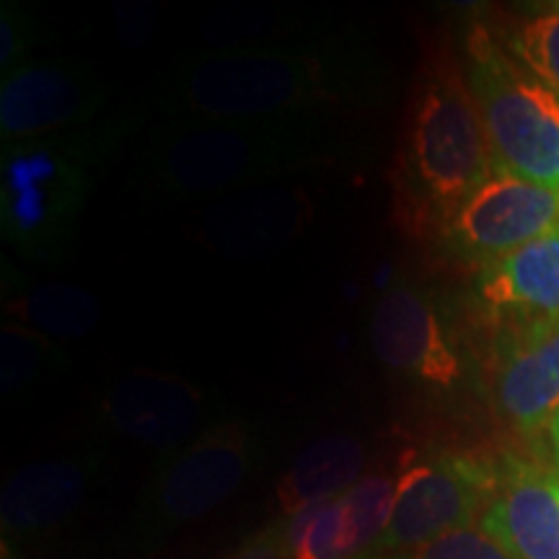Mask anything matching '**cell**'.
I'll list each match as a JSON object with an SVG mask.
<instances>
[{
  "label": "cell",
  "instance_id": "obj_22",
  "mask_svg": "<svg viewBox=\"0 0 559 559\" xmlns=\"http://www.w3.org/2000/svg\"><path fill=\"white\" fill-rule=\"evenodd\" d=\"M508 50L559 94V5L523 16L508 34Z\"/></svg>",
  "mask_w": 559,
  "mask_h": 559
},
{
  "label": "cell",
  "instance_id": "obj_16",
  "mask_svg": "<svg viewBox=\"0 0 559 559\" xmlns=\"http://www.w3.org/2000/svg\"><path fill=\"white\" fill-rule=\"evenodd\" d=\"M477 296L519 321L559 317V228L481 270Z\"/></svg>",
  "mask_w": 559,
  "mask_h": 559
},
{
  "label": "cell",
  "instance_id": "obj_14",
  "mask_svg": "<svg viewBox=\"0 0 559 559\" xmlns=\"http://www.w3.org/2000/svg\"><path fill=\"white\" fill-rule=\"evenodd\" d=\"M479 528L510 559H559V472L508 459Z\"/></svg>",
  "mask_w": 559,
  "mask_h": 559
},
{
  "label": "cell",
  "instance_id": "obj_5",
  "mask_svg": "<svg viewBox=\"0 0 559 559\" xmlns=\"http://www.w3.org/2000/svg\"><path fill=\"white\" fill-rule=\"evenodd\" d=\"M466 81L495 169L559 187V94L510 55L485 26L466 34Z\"/></svg>",
  "mask_w": 559,
  "mask_h": 559
},
{
  "label": "cell",
  "instance_id": "obj_10",
  "mask_svg": "<svg viewBox=\"0 0 559 559\" xmlns=\"http://www.w3.org/2000/svg\"><path fill=\"white\" fill-rule=\"evenodd\" d=\"M109 96L86 62H26L0 81V138L9 145L88 128L109 115Z\"/></svg>",
  "mask_w": 559,
  "mask_h": 559
},
{
  "label": "cell",
  "instance_id": "obj_27",
  "mask_svg": "<svg viewBox=\"0 0 559 559\" xmlns=\"http://www.w3.org/2000/svg\"><path fill=\"white\" fill-rule=\"evenodd\" d=\"M549 443H551V456H555V464L559 472V412L551 417V423H549Z\"/></svg>",
  "mask_w": 559,
  "mask_h": 559
},
{
  "label": "cell",
  "instance_id": "obj_26",
  "mask_svg": "<svg viewBox=\"0 0 559 559\" xmlns=\"http://www.w3.org/2000/svg\"><path fill=\"white\" fill-rule=\"evenodd\" d=\"M130 16L128 24H120V34L130 45H140L145 37H151L153 29V11H143L140 5H132V11H124Z\"/></svg>",
  "mask_w": 559,
  "mask_h": 559
},
{
  "label": "cell",
  "instance_id": "obj_13",
  "mask_svg": "<svg viewBox=\"0 0 559 559\" xmlns=\"http://www.w3.org/2000/svg\"><path fill=\"white\" fill-rule=\"evenodd\" d=\"M495 404L523 436L549 430L559 412V317L519 321L498 342Z\"/></svg>",
  "mask_w": 559,
  "mask_h": 559
},
{
  "label": "cell",
  "instance_id": "obj_17",
  "mask_svg": "<svg viewBox=\"0 0 559 559\" xmlns=\"http://www.w3.org/2000/svg\"><path fill=\"white\" fill-rule=\"evenodd\" d=\"M368 472L366 440L349 432H330L298 453L277 481V506L283 519L313 502L337 498Z\"/></svg>",
  "mask_w": 559,
  "mask_h": 559
},
{
  "label": "cell",
  "instance_id": "obj_2",
  "mask_svg": "<svg viewBox=\"0 0 559 559\" xmlns=\"http://www.w3.org/2000/svg\"><path fill=\"white\" fill-rule=\"evenodd\" d=\"M366 158L353 132L321 115L275 120H169L138 158V185L156 198H221Z\"/></svg>",
  "mask_w": 559,
  "mask_h": 559
},
{
  "label": "cell",
  "instance_id": "obj_4",
  "mask_svg": "<svg viewBox=\"0 0 559 559\" xmlns=\"http://www.w3.org/2000/svg\"><path fill=\"white\" fill-rule=\"evenodd\" d=\"M128 130V117L109 111L88 128L3 145L0 228L16 254L37 264L66 260L96 177Z\"/></svg>",
  "mask_w": 559,
  "mask_h": 559
},
{
  "label": "cell",
  "instance_id": "obj_20",
  "mask_svg": "<svg viewBox=\"0 0 559 559\" xmlns=\"http://www.w3.org/2000/svg\"><path fill=\"white\" fill-rule=\"evenodd\" d=\"M66 362L62 347L45 334L5 321L0 330V396L19 402L52 381Z\"/></svg>",
  "mask_w": 559,
  "mask_h": 559
},
{
  "label": "cell",
  "instance_id": "obj_3",
  "mask_svg": "<svg viewBox=\"0 0 559 559\" xmlns=\"http://www.w3.org/2000/svg\"><path fill=\"white\" fill-rule=\"evenodd\" d=\"M492 171V151L464 66L449 47L428 52L394 158L400 218L404 226L443 228Z\"/></svg>",
  "mask_w": 559,
  "mask_h": 559
},
{
  "label": "cell",
  "instance_id": "obj_12",
  "mask_svg": "<svg viewBox=\"0 0 559 559\" xmlns=\"http://www.w3.org/2000/svg\"><path fill=\"white\" fill-rule=\"evenodd\" d=\"M313 218L309 192L296 185H260L221 194L198 215V239L226 257H264L285 249Z\"/></svg>",
  "mask_w": 559,
  "mask_h": 559
},
{
  "label": "cell",
  "instance_id": "obj_8",
  "mask_svg": "<svg viewBox=\"0 0 559 559\" xmlns=\"http://www.w3.org/2000/svg\"><path fill=\"white\" fill-rule=\"evenodd\" d=\"M370 347L391 373L417 386L453 394L469 383V358L430 290L396 283L370 311Z\"/></svg>",
  "mask_w": 559,
  "mask_h": 559
},
{
  "label": "cell",
  "instance_id": "obj_6",
  "mask_svg": "<svg viewBox=\"0 0 559 559\" xmlns=\"http://www.w3.org/2000/svg\"><path fill=\"white\" fill-rule=\"evenodd\" d=\"M260 459V438L241 419L210 425L156 461L138 506L140 534L148 542L194 523L239 492Z\"/></svg>",
  "mask_w": 559,
  "mask_h": 559
},
{
  "label": "cell",
  "instance_id": "obj_15",
  "mask_svg": "<svg viewBox=\"0 0 559 559\" xmlns=\"http://www.w3.org/2000/svg\"><path fill=\"white\" fill-rule=\"evenodd\" d=\"M102 456L81 451L73 456L45 459L21 466L0 492L3 539H32L60 528L88 498Z\"/></svg>",
  "mask_w": 559,
  "mask_h": 559
},
{
  "label": "cell",
  "instance_id": "obj_21",
  "mask_svg": "<svg viewBox=\"0 0 559 559\" xmlns=\"http://www.w3.org/2000/svg\"><path fill=\"white\" fill-rule=\"evenodd\" d=\"M311 21L298 11L277 9H218L202 21V37L213 50H234V47L280 45V39H293L298 34L317 37L309 29Z\"/></svg>",
  "mask_w": 559,
  "mask_h": 559
},
{
  "label": "cell",
  "instance_id": "obj_28",
  "mask_svg": "<svg viewBox=\"0 0 559 559\" xmlns=\"http://www.w3.org/2000/svg\"><path fill=\"white\" fill-rule=\"evenodd\" d=\"M391 555H383V551H376V549H370V551H366V555H360V557H355V559H389Z\"/></svg>",
  "mask_w": 559,
  "mask_h": 559
},
{
  "label": "cell",
  "instance_id": "obj_18",
  "mask_svg": "<svg viewBox=\"0 0 559 559\" xmlns=\"http://www.w3.org/2000/svg\"><path fill=\"white\" fill-rule=\"evenodd\" d=\"M3 309L13 324L45 334L55 342L86 337L102 319V306L94 293L58 280L11 293L5 296Z\"/></svg>",
  "mask_w": 559,
  "mask_h": 559
},
{
  "label": "cell",
  "instance_id": "obj_29",
  "mask_svg": "<svg viewBox=\"0 0 559 559\" xmlns=\"http://www.w3.org/2000/svg\"><path fill=\"white\" fill-rule=\"evenodd\" d=\"M3 559H19L16 555H13L11 551V547H9V542H3Z\"/></svg>",
  "mask_w": 559,
  "mask_h": 559
},
{
  "label": "cell",
  "instance_id": "obj_1",
  "mask_svg": "<svg viewBox=\"0 0 559 559\" xmlns=\"http://www.w3.org/2000/svg\"><path fill=\"white\" fill-rule=\"evenodd\" d=\"M389 83L379 52L362 39L319 34L187 55L166 70L153 99L169 120H275L373 107Z\"/></svg>",
  "mask_w": 559,
  "mask_h": 559
},
{
  "label": "cell",
  "instance_id": "obj_30",
  "mask_svg": "<svg viewBox=\"0 0 559 559\" xmlns=\"http://www.w3.org/2000/svg\"><path fill=\"white\" fill-rule=\"evenodd\" d=\"M557 5H559V3H557Z\"/></svg>",
  "mask_w": 559,
  "mask_h": 559
},
{
  "label": "cell",
  "instance_id": "obj_7",
  "mask_svg": "<svg viewBox=\"0 0 559 559\" xmlns=\"http://www.w3.org/2000/svg\"><path fill=\"white\" fill-rule=\"evenodd\" d=\"M498 479L500 466L489 461L461 453L417 459L412 451L400 479L394 515L376 551L404 555L453 531L479 526Z\"/></svg>",
  "mask_w": 559,
  "mask_h": 559
},
{
  "label": "cell",
  "instance_id": "obj_9",
  "mask_svg": "<svg viewBox=\"0 0 559 559\" xmlns=\"http://www.w3.org/2000/svg\"><path fill=\"white\" fill-rule=\"evenodd\" d=\"M557 228L559 187L495 169L492 177L445 221L443 239L453 254L485 270Z\"/></svg>",
  "mask_w": 559,
  "mask_h": 559
},
{
  "label": "cell",
  "instance_id": "obj_19",
  "mask_svg": "<svg viewBox=\"0 0 559 559\" xmlns=\"http://www.w3.org/2000/svg\"><path fill=\"white\" fill-rule=\"evenodd\" d=\"M283 521L290 559H355L370 551L342 495L313 502Z\"/></svg>",
  "mask_w": 559,
  "mask_h": 559
},
{
  "label": "cell",
  "instance_id": "obj_25",
  "mask_svg": "<svg viewBox=\"0 0 559 559\" xmlns=\"http://www.w3.org/2000/svg\"><path fill=\"white\" fill-rule=\"evenodd\" d=\"M226 559H290L288 557V536H285V521L277 519L267 526L251 534L249 539L239 544Z\"/></svg>",
  "mask_w": 559,
  "mask_h": 559
},
{
  "label": "cell",
  "instance_id": "obj_24",
  "mask_svg": "<svg viewBox=\"0 0 559 559\" xmlns=\"http://www.w3.org/2000/svg\"><path fill=\"white\" fill-rule=\"evenodd\" d=\"M37 41V26H34L32 13L16 0H3L0 5V70L11 73L26 66Z\"/></svg>",
  "mask_w": 559,
  "mask_h": 559
},
{
  "label": "cell",
  "instance_id": "obj_23",
  "mask_svg": "<svg viewBox=\"0 0 559 559\" xmlns=\"http://www.w3.org/2000/svg\"><path fill=\"white\" fill-rule=\"evenodd\" d=\"M389 559H510L506 549L479 526L453 531L449 536L425 544L404 555H391Z\"/></svg>",
  "mask_w": 559,
  "mask_h": 559
},
{
  "label": "cell",
  "instance_id": "obj_11",
  "mask_svg": "<svg viewBox=\"0 0 559 559\" xmlns=\"http://www.w3.org/2000/svg\"><path fill=\"white\" fill-rule=\"evenodd\" d=\"M210 407L205 391L185 376L138 368L104 391L96 415L104 430L164 456L205 430Z\"/></svg>",
  "mask_w": 559,
  "mask_h": 559
}]
</instances>
